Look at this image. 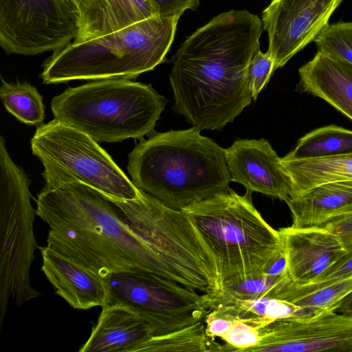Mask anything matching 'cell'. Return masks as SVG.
<instances>
[{
    "mask_svg": "<svg viewBox=\"0 0 352 352\" xmlns=\"http://www.w3.org/2000/svg\"><path fill=\"white\" fill-rule=\"evenodd\" d=\"M225 157L231 182L242 184L252 192L285 202L292 197L291 179L268 140H236L225 149Z\"/></svg>",
    "mask_w": 352,
    "mask_h": 352,
    "instance_id": "4fadbf2b",
    "label": "cell"
},
{
    "mask_svg": "<svg viewBox=\"0 0 352 352\" xmlns=\"http://www.w3.org/2000/svg\"><path fill=\"white\" fill-rule=\"evenodd\" d=\"M336 311L340 314L352 315V292L341 301Z\"/></svg>",
    "mask_w": 352,
    "mask_h": 352,
    "instance_id": "1f68e13d",
    "label": "cell"
},
{
    "mask_svg": "<svg viewBox=\"0 0 352 352\" xmlns=\"http://www.w3.org/2000/svg\"><path fill=\"white\" fill-rule=\"evenodd\" d=\"M219 343L206 333L204 321L170 333L154 336L142 352H217Z\"/></svg>",
    "mask_w": 352,
    "mask_h": 352,
    "instance_id": "cb8c5ba5",
    "label": "cell"
},
{
    "mask_svg": "<svg viewBox=\"0 0 352 352\" xmlns=\"http://www.w3.org/2000/svg\"><path fill=\"white\" fill-rule=\"evenodd\" d=\"M213 252L221 287L263 274L284 252L278 230L263 218L252 192L231 188L181 210Z\"/></svg>",
    "mask_w": 352,
    "mask_h": 352,
    "instance_id": "5b68a950",
    "label": "cell"
},
{
    "mask_svg": "<svg viewBox=\"0 0 352 352\" xmlns=\"http://www.w3.org/2000/svg\"><path fill=\"white\" fill-rule=\"evenodd\" d=\"M178 15H155L120 30L52 52L40 78L45 85L75 80L133 79L164 61Z\"/></svg>",
    "mask_w": 352,
    "mask_h": 352,
    "instance_id": "277c9868",
    "label": "cell"
},
{
    "mask_svg": "<svg viewBox=\"0 0 352 352\" xmlns=\"http://www.w3.org/2000/svg\"><path fill=\"white\" fill-rule=\"evenodd\" d=\"M78 19L73 0H0V46L6 54L54 52L76 38Z\"/></svg>",
    "mask_w": 352,
    "mask_h": 352,
    "instance_id": "30bf717a",
    "label": "cell"
},
{
    "mask_svg": "<svg viewBox=\"0 0 352 352\" xmlns=\"http://www.w3.org/2000/svg\"><path fill=\"white\" fill-rule=\"evenodd\" d=\"M234 321L229 315L212 309L204 320L206 335L214 340L221 338L230 329Z\"/></svg>",
    "mask_w": 352,
    "mask_h": 352,
    "instance_id": "f1b7e54d",
    "label": "cell"
},
{
    "mask_svg": "<svg viewBox=\"0 0 352 352\" xmlns=\"http://www.w3.org/2000/svg\"><path fill=\"white\" fill-rule=\"evenodd\" d=\"M342 0H272L262 22L274 70L314 41Z\"/></svg>",
    "mask_w": 352,
    "mask_h": 352,
    "instance_id": "8fae6325",
    "label": "cell"
},
{
    "mask_svg": "<svg viewBox=\"0 0 352 352\" xmlns=\"http://www.w3.org/2000/svg\"><path fill=\"white\" fill-rule=\"evenodd\" d=\"M30 181L11 159L0 138V324L9 300L21 306L40 295L30 283V270L38 248L34 234L36 210L31 204Z\"/></svg>",
    "mask_w": 352,
    "mask_h": 352,
    "instance_id": "52a82bcc",
    "label": "cell"
},
{
    "mask_svg": "<svg viewBox=\"0 0 352 352\" xmlns=\"http://www.w3.org/2000/svg\"><path fill=\"white\" fill-rule=\"evenodd\" d=\"M36 204V215L50 228L47 245L102 278L137 270L167 278L120 209L98 190L77 180L47 179Z\"/></svg>",
    "mask_w": 352,
    "mask_h": 352,
    "instance_id": "7a4b0ae2",
    "label": "cell"
},
{
    "mask_svg": "<svg viewBox=\"0 0 352 352\" xmlns=\"http://www.w3.org/2000/svg\"><path fill=\"white\" fill-rule=\"evenodd\" d=\"M351 292L352 275L307 283L292 281L287 276L269 295L304 309L323 312L336 311Z\"/></svg>",
    "mask_w": 352,
    "mask_h": 352,
    "instance_id": "ffe728a7",
    "label": "cell"
},
{
    "mask_svg": "<svg viewBox=\"0 0 352 352\" xmlns=\"http://www.w3.org/2000/svg\"><path fill=\"white\" fill-rule=\"evenodd\" d=\"M41 270L57 295L74 309L103 307L107 302L104 279L47 245L40 247Z\"/></svg>",
    "mask_w": 352,
    "mask_h": 352,
    "instance_id": "9a60e30c",
    "label": "cell"
},
{
    "mask_svg": "<svg viewBox=\"0 0 352 352\" xmlns=\"http://www.w3.org/2000/svg\"><path fill=\"white\" fill-rule=\"evenodd\" d=\"M274 61L270 53L260 50L254 55L248 68V81L254 100L267 84L274 72Z\"/></svg>",
    "mask_w": 352,
    "mask_h": 352,
    "instance_id": "4316f807",
    "label": "cell"
},
{
    "mask_svg": "<svg viewBox=\"0 0 352 352\" xmlns=\"http://www.w3.org/2000/svg\"><path fill=\"white\" fill-rule=\"evenodd\" d=\"M249 352H352V315L326 311L306 318H283L260 329Z\"/></svg>",
    "mask_w": 352,
    "mask_h": 352,
    "instance_id": "7c38bea8",
    "label": "cell"
},
{
    "mask_svg": "<svg viewBox=\"0 0 352 352\" xmlns=\"http://www.w3.org/2000/svg\"><path fill=\"white\" fill-rule=\"evenodd\" d=\"M31 149L43 166L44 180H77L112 199L133 200L140 195L97 141L56 119L37 126Z\"/></svg>",
    "mask_w": 352,
    "mask_h": 352,
    "instance_id": "ba28073f",
    "label": "cell"
},
{
    "mask_svg": "<svg viewBox=\"0 0 352 352\" xmlns=\"http://www.w3.org/2000/svg\"><path fill=\"white\" fill-rule=\"evenodd\" d=\"M314 42L318 52L352 64V21L329 23Z\"/></svg>",
    "mask_w": 352,
    "mask_h": 352,
    "instance_id": "d4e9b609",
    "label": "cell"
},
{
    "mask_svg": "<svg viewBox=\"0 0 352 352\" xmlns=\"http://www.w3.org/2000/svg\"><path fill=\"white\" fill-rule=\"evenodd\" d=\"M292 227L316 228L333 217L352 211V179L316 186L287 202Z\"/></svg>",
    "mask_w": 352,
    "mask_h": 352,
    "instance_id": "d6986e66",
    "label": "cell"
},
{
    "mask_svg": "<svg viewBox=\"0 0 352 352\" xmlns=\"http://www.w3.org/2000/svg\"><path fill=\"white\" fill-rule=\"evenodd\" d=\"M103 279L106 305L129 307L149 326L153 336L204 321L211 311L204 294L151 272L120 271Z\"/></svg>",
    "mask_w": 352,
    "mask_h": 352,
    "instance_id": "9c48e42d",
    "label": "cell"
},
{
    "mask_svg": "<svg viewBox=\"0 0 352 352\" xmlns=\"http://www.w3.org/2000/svg\"><path fill=\"white\" fill-rule=\"evenodd\" d=\"M281 163L292 183L291 197L322 184L352 179V154Z\"/></svg>",
    "mask_w": 352,
    "mask_h": 352,
    "instance_id": "44dd1931",
    "label": "cell"
},
{
    "mask_svg": "<svg viewBox=\"0 0 352 352\" xmlns=\"http://www.w3.org/2000/svg\"><path fill=\"white\" fill-rule=\"evenodd\" d=\"M167 100L151 85L130 79L93 80L54 96V119L97 142L142 140L153 132Z\"/></svg>",
    "mask_w": 352,
    "mask_h": 352,
    "instance_id": "8992f818",
    "label": "cell"
},
{
    "mask_svg": "<svg viewBox=\"0 0 352 352\" xmlns=\"http://www.w3.org/2000/svg\"><path fill=\"white\" fill-rule=\"evenodd\" d=\"M263 30L257 15L232 10L188 36L169 76L175 110L200 130L232 122L252 102L248 68Z\"/></svg>",
    "mask_w": 352,
    "mask_h": 352,
    "instance_id": "6da1fadb",
    "label": "cell"
},
{
    "mask_svg": "<svg viewBox=\"0 0 352 352\" xmlns=\"http://www.w3.org/2000/svg\"><path fill=\"white\" fill-rule=\"evenodd\" d=\"M0 98L6 109L21 122L39 126L45 119L43 96L30 83H9L1 78Z\"/></svg>",
    "mask_w": 352,
    "mask_h": 352,
    "instance_id": "603a6c76",
    "label": "cell"
},
{
    "mask_svg": "<svg viewBox=\"0 0 352 352\" xmlns=\"http://www.w3.org/2000/svg\"><path fill=\"white\" fill-rule=\"evenodd\" d=\"M159 14L151 0H81L78 32L81 43L120 30Z\"/></svg>",
    "mask_w": 352,
    "mask_h": 352,
    "instance_id": "e0dca14e",
    "label": "cell"
},
{
    "mask_svg": "<svg viewBox=\"0 0 352 352\" xmlns=\"http://www.w3.org/2000/svg\"><path fill=\"white\" fill-rule=\"evenodd\" d=\"M163 16L178 15L181 16L188 9L195 10L200 0H151Z\"/></svg>",
    "mask_w": 352,
    "mask_h": 352,
    "instance_id": "f546056e",
    "label": "cell"
},
{
    "mask_svg": "<svg viewBox=\"0 0 352 352\" xmlns=\"http://www.w3.org/2000/svg\"><path fill=\"white\" fill-rule=\"evenodd\" d=\"M192 126L153 132L129 154L127 169L135 186L176 210L229 188L225 149Z\"/></svg>",
    "mask_w": 352,
    "mask_h": 352,
    "instance_id": "3957f363",
    "label": "cell"
},
{
    "mask_svg": "<svg viewBox=\"0 0 352 352\" xmlns=\"http://www.w3.org/2000/svg\"><path fill=\"white\" fill-rule=\"evenodd\" d=\"M259 327L240 320H234L230 329L221 338L217 352H249L261 338Z\"/></svg>",
    "mask_w": 352,
    "mask_h": 352,
    "instance_id": "484cf974",
    "label": "cell"
},
{
    "mask_svg": "<svg viewBox=\"0 0 352 352\" xmlns=\"http://www.w3.org/2000/svg\"><path fill=\"white\" fill-rule=\"evenodd\" d=\"M154 336L149 326L133 311L121 305H105L80 352L141 351Z\"/></svg>",
    "mask_w": 352,
    "mask_h": 352,
    "instance_id": "2e32d148",
    "label": "cell"
},
{
    "mask_svg": "<svg viewBox=\"0 0 352 352\" xmlns=\"http://www.w3.org/2000/svg\"><path fill=\"white\" fill-rule=\"evenodd\" d=\"M350 154H352V131L331 124L305 134L281 160L288 162Z\"/></svg>",
    "mask_w": 352,
    "mask_h": 352,
    "instance_id": "7402d4cb",
    "label": "cell"
},
{
    "mask_svg": "<svg viewBox=\"0 0 352 352\" xmlns=\"http://www.w3.org/2000/svg\"><path fill=\"white\" fill-rule=\"evenodd\" d=\"M316 228L326 229L337 235L346 250L352 248V211L330 219Z\"/></svg>",
    "mask_w": 352,
    "mask_h": 352,
    "instance_id": "83f0119b",
    "label": "cell"
},
{
    "mask_svg": "<svg viewBox=\"0 0 352 352\" xmlns=\"http://www.w3.org/2000/svg\"><path fill=\"white\" fill-rule=\"evenodd\" d=\"M352 275V248L324 270L315 281L342 278Z\"/></svg>",
    "mask_w": 352,
    "mask_h": 352,
    "instance_id": "4dcf8cb0",
    "label": "cell"
},
{
    "mask_svg": "<svg viewBox=\"0 0 352 352\" xmlns=\"http://www.w3.org/2000/svg\"><path fill=\"white\" fill-rule=\"evenodd\" d=\"M73 1L76 3V5L78 6H78H79V4H80V3L81 0H73Z\"/></svg>",
    "mask_w": 352,
    "mask_h": 352,
    "instance_id": "d6a6232c",
    "label": "cell"
},
{
    "mask_svg": "<svg viewBox=\"0 0 352 352\" xmlns=\"http://www.w3.org/2000/svg\"><path fill=\"white\" fill-rule=\"evenodd\" d=\"M285 252L287 273L294 282L315 281L346 252L337 235L320 228L278 230Z\"/></svg>",
    "mask_w": 352,
    "mask_h": 352,
    "instance_id": "5bb4252c",
    "label": "cell"
},
{
    "mask_svg": "<svg viewBox=\"0 0 352 352\" xmlns=\"http://www.w3.org/2000/svg\"><path fill=\"white\" fill-rule=\"evenodd\" d=\"M298 74L304 92L322 99L352 120V64L317 52Z\"/></svg>",
    "mask_w": 352,
    "mask_h": 352,
    "instance_id": "ac0fdd59",
    "label": "cell"
}]
</instances>
